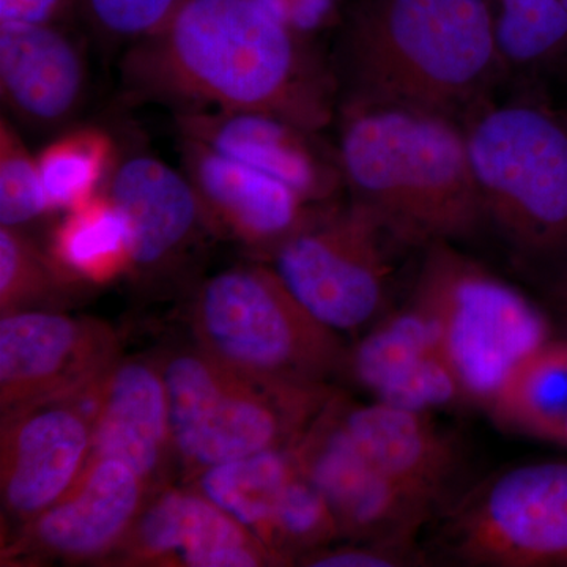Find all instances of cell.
Returning <instances> with one entry per match:
<instances>
[{
	"instance_id": "6da1fadb",
	"label": "cell",
	"mask_w": 567,
	"mask_h": 567,
	"mask_svg": "<svg viewBox=\"0 0 567 567\" xmlns=\"http://www.w3.org/2000/svg\"><path fill=\"white\" fill-rule=\"evenodd\" d=\"M121 70L134 102L177 112L262 111L316 133L338 117L333 65L262 0H185Z\"/></svg>"
},
{
	"instance_id": "7a4b0ae2",
	"label": "cell",
	"mask_w": 567,
	"mask_h": 567,
	"mask_svg": "<svg viewBox=\"0 0 567 567\" xmlns=\"http://www.w3.org/2000/svg\"><path fill=\"white\" fill-rule=\"evenodd\" d=\"M339 104L462 118L507 84L486 0H358L333 62Z\"/></svg>"
},
{
	"instance_id": "3957f363",
	"label": "cell",
	"mask_w": 567,
	"mask_h": 567,
	"mask_svg": "<svg viewBox=\"0 0 567 567\" xmlns=\"http://www.w3.org/2000/svg\"><path fill=\"white\" fill-rule=\"evenodd\" d=\"M339 167L350 200L413 244H462L486 230L464 126L399 104L341 103Z\"/></svg>"
},
{
	"instance_id": "277c9868",
	"label": "cell",
	"mask_w": 567,
	"mask_h": 567,
	"mask_svg": "<svg viewBox=\"0 0 567 567\" xmlns=\"http://www.w3.org/2000/svg\"><path fill=\"white\" fill-rule=\"evenodd\" d=\"M461 123L487 229L522 264L567 274V106L516 87Z\"/></svg>"
},
{
	"instance_id": "5b68a950",
	"label": "cell",
	"mask_w": 567,
	"mask_h": 567,
	"mask_svg": "<svg viewBox=\"0 0 567 567\" xmlns=\"http://www.w3.org/2000/svg\"><path fill=\"white\" fill-rule=\"evenodd\" d=\"M406 303L431 324L466 404L484 410L509 372L551 339L528 297L451 241L425 246Z\"/></svg>"
},
{
	"instance_id": "8992f818",
	"label": "cell",
	"mask_w": 567,
	"mask_h": 567,
	"mask_svg": "<svg viewBox=\"0 0 567 567\" xmlns=\"http://www.w3.org/2000/svg\"><path fill=\"white\" fill-rule=\"evenodd\" d=\"M173 446L193 468L293 446L334 393L244 374L213 354L182 353L163 372Z\"/></svg>"
},
{
	"instance_id": "52a82bcc",
	"label": "cell",
	"mask_w": 567,
	"mask_h": 567,
	"mask_svg": "<svg viewBox=\"0 0 567 567\" xmlns=\"http://www.w3.org/2000/svg\"><path fill=\"white\" fill-rule=\"evenodd\" d=\"M363 204H328L270 252L284 286L338 333L368 330L394 309L410 254L423 251Z\"/></svg>"
},
{
	"instance_id": "ba28073f",
	"label": "cell",
	"mask_w": 567,
	"mask_h": 567,
	"mask_svg": "<svg viewBox=\"0 0 567 567\" xmlns=\"http://www.w3.org/2000/svg\"><path fill=\"white\" fill-rule=\"evenodd\" d=\"M196 331L205 352L274 382L327 385L344 371L349 350L338 331L319 322L264 265L207 279L197 297Z\"/></svg>"
},
{
	"instance_id": "9c48e42d",
	"label": "cell",
	"mask_w": 567,
	"mask_h": 567,
	"mask_svg": "<svg viewBox=\"0 0 567 567\" xmlns=\"http://www.w3.org/2000/svg\"><path fill=\"white\" fill-rule=\"evenodd\" d=\"M436 547L472 567H567V458L511 466L440 514Z\"/></svg>"
},
{
	"instance_id": "30bf717a",
	"label": "cell",
	"mask_w": 567,
	"mask_h": 567,
	"mask_svg": "<svg viewBox=\"0 0 567 567\" xmlns=\"http://www.w3.org/2000/svg\"><path fill=\"white\" fill-rule=\"evenodd\" d=\"M333 398L295 443L305 475L322 492L342 539L416 544L425 525L434 524L442 511L358 453L336 423Z\"/></svg>"
},
{
	"instance_id": "8fae6325",
	"label": "cell",
	"mask_w": 567,
	"mask_h": 567,
	"mask_svg": "<svg viewBox=\"0 0 567 567\" xmlns=\"http://www.w3.org/2000/svg\"><path fill=\"white\" fill-rule=\"evenodd\" d=\"M112 352L102 324L59 312H7L0 322L3 413L84 393L114 365Z\"/></svg>"
},
{
	"instance_id": "7c38bea8",
	"label": "cell",
	"mask_w": 567,
	"mask_h": 567,
	"mask_svg": "<svg viewBox=\"0 0 567 567\" xmlns=\"http://www.w3.org/2000/svg\"><path fill=\"white\" fill-rule=\"evenodd\" d=\"M2 499L11 516L31 520L74 486L92 453V420L81 394L6 413Z\"/></svg>"
},
{
	"instance_id": "4fadbf2b",
	"label": "cell",
	"mask_w": 567,
	"mask_h": 567,
	"mask_svg": "<svg viewBox=\"0 0 567 567\" xmlns=\"http://www.w3.org/2000/svg\"><path fill=\"white\" fill-rule=\"evenodd\" d=\"M182 137L208 145L292 188L306 203L333 204L346 189L338 152L316 132L262 111L177 112Z\"/></svg>"
},
{
	"instance_id": "5bb4252c",
	"label": "cell",
	"mask_w": 567,
	"mask_h": 567,
	"mask_svg": "<svg viewBox=\"0 0 567 567\" xmlns=\"http://www.w3.org/2000/svg\"><path fill=\"white\" fill-rule=\"evenodd\" d=\"M333 413L358 453L399 486L442 513L461 494L456 486L465 466L462 443L440 427L432 413L377 401L353 404L338 395Z\"/></svg>"
},
{
	"instance_id": "9a60e30c",
	"label": "cell",
	"mask_w": 567,
	"mask_h": 567,
	"mask_svg": "<svg viewBox=\"0 0 567 567\" xmlns=\"http://www.w3.org/2000/svg\"><path fill=\"white\" fill-rule=\"evenodd\" d=\"M372 401L432 413L465 395L431 324L413 306L394 308L347 350L344 371Z\"/></svg>"
},
{
	"instance_id": "2e32d148",
	"label": "cell",
	"mask_w": 567,
	"mask_h": 567,
	"mask_svg": "<svg viewBox=\"0 0 567 567\" xmlns=\"http://www.w3.org/2000/svg\"><path fill=\"white\" fill-rule=\"evenodd\" d=\"M89 69L80 43L55 21H0V93L17 121L66 125L80 111Z\"/></svg>"
},
{
	"instance_id": "e0dca14e",
	"label": "cell",
	"mask_w": 567,
	"mask_h": 567,
	"mask_svg": "<svg viewBox=\"0 0 567 567\" xmlns=\"http://www.w3.org/2000/svg\"><path fill=\"white\" fill-rule=\"evenodd\" d=\"M182 159L207 218L268 254L324 207L306 203L282 182L188 137H182Z\"/></svg>"
},
{
	"instance_id": "ac0fdd59",
	"label": "cell",
	"mask_w": 567,
	"mask_h": 567,
	"mask_svg": "<svg viewBox=\"0 0 567 567\" xmlns=\"http://www.w3.org/2000/svg\"><path fill=\"white\" fill-rule=\"evenodd\" d=\"M103 193L128 224L133 268L173 259L208 221L188 175L148 153L115 158Z\"/></svg>"
},
{
	"instance_id": "d6986e66",
	"label": "cell",
	"mask_w": 567,
	"mask_h": 567,
	"mask_svg": "<svg viewBox=\"0 0 567 567\" xmlns=\"http://www.w3.org/2000/svg\"><path fill=\"white\" fill-rule=\"evenodd\" d=\"M145 484L125 462L91 458L74 486L32 518L28 537L55 557L87 559L106 554L140 518Z\"/></svg>"
},
{
	"instance_id": "ffe728a7",
	"label": "cell",
	"mask_w": 567,
	"mask_h": 567,
	"mask_svg": "<svg viewBox=\"0 0 567 567\" xmlns=\"http://www.w3.org/2000/svg\"><path fill=\"white\" fill-rule=\"evenodd\" d=\"M134 554L141 559L175 558L193 567H254L278 561L233 516L204 494L167 491L137 518Z\"/></svg>"
},
{
	"instance_id": "44dd1931",
	"label": "cell",
	"mask_w": 567,
	"mask_h": 567,
	"mask_svg": "<svg viewBox=\"0 0 567 567\" xmlns=\"http://www.w3.org/2000/svg\"><path fill=\"white\" fill-rule=\"evenodd\" d=\"M171 446L163 372L140 361L112 365L96 386L91 458L125 462L147 483L158 475Z\"/></svg>"
},
{
	"instance_id": "7402d4cb",
	"label": "cell",
	"mask_w": 567,
	"mask_h": 567,
	"mask_svg": "<svg viewBox=\"0 0 567 567\" xmlns=\"http://www.w3.org/2000/svg\"><path fill=\"white\" fill-rule=\"evenodd\" d=\"M507 84L567 85V0H486Z\"/></svg>"
},
{
	"instance_id": "603a6c76",
	"label": "cell",
	"mask_w": 567,
	"mask_h": 567,
	"mask_svg": "<svg viewBox=\"0 0 567 567\" xmlns=\"http://www.w3.org/2000/svg\"><path fill=\"white\" fill-rule=\"evenodd\" d=\"M486 412L506 431L566 446L567 339H548L527 354Z\"/></svg>"
},
{
	"instance_id": "cb8c5ba5",
	"label": "cell",
	"mask_w": 567,
	"mask_h": 567,
	"mask_svg": "<svg viewBox=\"0 0 567 567\" xmlns=\"http://www.w3.org/2000/svg\"><path fill=\"white\" fill-rule=\"evenodd\" d=\"M293 446L208 466L200 475V491L267 547V536L287 484L300 472Z\"/></svg>"
},
{
	"instance_id": "d4e9b609",
	"label": "cell",
	"mask_w": 567,
	"mask_h": 567,
	"mask_svg": "<svg viewBox=\"0 0 567 567\" xmlns=\"http://www.w3.org/2000/svg\"><path fill=\"white\" fill-rule=\"evenodd\" d=\"M51 251L59 270L85 281L110 282L133 268L128 224L103 192L66 212Z\"/></svg>"
},
{
	"instance_id": "484cf974",
	"label": "cell",
	"mask_w": 567,
	"mask_h": 567,
	"mask_svg": "<svg viewBox=\"0 0 567 567\" xmlns=\"http://www.w3.org/2000/svg\"><path fill=\"white\" fill-rule=\"evenodd\" d=\"M115 158L114 142L102 128L81 126L59 134L37 155L51 212L73 210L99 196Z\"/></svg>"
},
{
	"instance_id": "4316f807",
	"label": "cell",
	"mask_w": 567,
	"mask_h": 567,
	"mask_svg": "<svg viewBox=\"0 0 567 567\" xmlns=\"http://www.w3.org/2000/svg\"><path fill=\"white\" fill-rule=\"evenodd\" d=\"M50 212L39 159L11 118H0V224L18 229Z\"/></svg>"
},
{
	"instance_id": "83f0119b",
	"label": "cell",
	"mask_w": 567,
	"mask_h": 567,
	"mask_svg": "<svg viewBox=\"0 0 567 567\" xmlns=\"http://www.w3.org/2000/svg\"><path fill=\"white\" fill-rule=\"evenodd\" d=\"M58 279L39 249L17 229L0 227V308L3 315L43 298Z\"/></svg>"
},
{
	"instance_id": "f1b7e54d",
	"label": "cell",
	"mask_w": 567,
	"mask_h": 567,
	"mask_svg": "<svg viewBox=\"0 0 567 567\" xmlns=\"http://www.w3.org/2000/svg\"><path fill=\"white\" fill-rule=\"evenodd\" d=\"M185 0H74L93 31L107 40L136 43L158 31Z\"/></svg>"
},
{
	"instance_id": "f546056e",
	"label": "cell",
	"mask_w": 567,
	"mask_h": 567,
	"mask_svg": "<svg viewBox=\"0 0 567 567\" xmlns=\"http://www.w3.org/2000/svg\"><path fill=\"white\" fill-rule=\"evenodd\" d=\"M427 561V554L417 543H349L320 548L300 563L311 567H405L425 566Z\"/></svg>"
},
{
	"instance_id": "4dcf8cb0",
	"label": "cell",
	"mask_w": 567,
	"mask_h": 567,
	"mask_svg": "<svg viewBox=\"0 0 567 567\" xmlns=\"http://www.w3.org/2000/svg\"><path fill=\"white\" fill-rule=\"evenodd\" d=\"M74 0H0V21H55Z\"/></svg>"
},
{
	"instance_id": "1f68e13d",
	"label": "cell",
	"mask_w": 567,
	"mask_h": 567,
	"mask_svg": "<svg viewBox=\"0 0 567 567\" xmlns=\"http://www.w3.org/2000/svg\"><path fill=\"white\" fill-rule=\"evenodd\" d=\"M554 300L567 322V274L559 275L554 286Z\"/></svg>"
},
{
	"instance_id": "d6a6232c",
	"label": "cell",
	"mask_w": 567,
	"mask_h": 567,
	"mask_svg": "<svg viewBox=\"0 0 567 567\" xmlns=\"http://www.w3.org/2000/svg\"><path fill=\"white\" fill-rule=\"evenodd\" d=\"M566 447H567V436H566Z\"/></svg>"
}]
</instances>
